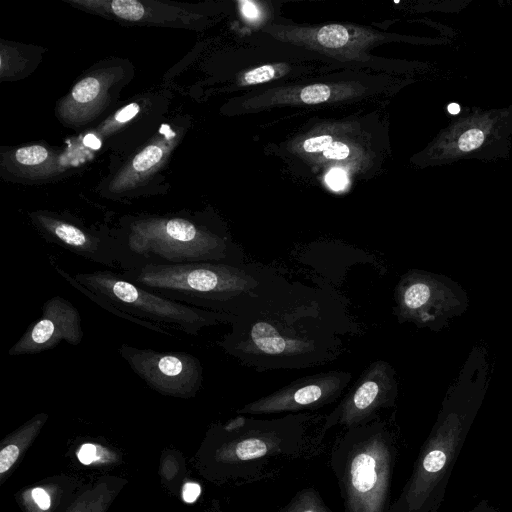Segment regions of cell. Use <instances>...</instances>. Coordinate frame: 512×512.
Listing matches in <instances>:
<instances>
[{
    "mask_svg": "<svg viewBox=\"0 0 512 512\" xmlns=\"http://www.w3.org/2000/svg\"><path fill=\"white\" fill-rule=\"evenodd\" d=\"M229 324L231 331L217 344L258 371L331 362L351 325L329 293L282 276L231 315Z\"/></svg>",
    "mask_w": 512,
    "mask_h": 512,
    "instance_id": "cell-1",
    "label": "cell"
},
{
    "mask_svg": "<svg viewBox=\"0 0 512 512\" xmlns=\"http://www.w3.org/2000/svg\"><path fill=\"white\" fill-rule=\"evenodd\" d=\"M315 415L289 413L260 419L239 414L208 433L204 463L218 482L254 483L275 476L297 460L316 456L324 435Z\"/></svg>",
    "mask_w": 512,
    "mask_h": 512,
    "instance_id": "cell-2",
    "label": "cell"
},
{
    "mask_svg": "<svg viewBox=\"0 0 512 512\" xmlns=\"http://www.w3.org/2000/svg\"><path fill=\"white\" fill-rule=\"evenodd\" d=\"M487 351L475 346L448 389L398 498L389 512H438L467 435L488 389Z\"/></svg>",
    "mask_w": 512,
    "mask_h": 512,
    "instance_id": "cell-3",
    "label": "cell"
},
{
    "mask_svg": "<svg viewBox=\"0 0 512 512\" xmlns=\"http://www.w3.org/2000/svg\"><path fill=\"white\" fill-rule=\"evenodd\" d=\"M119 273L164 298L230 315L279 277L242 263L147 264Z\"/></svg>",
    "mask_w": 512,
    "mask_h": 512,
    "instance_id": "cell-4",
    "label": "cell"
},
{
    "mask_svg": "<svg viewBox=\"0 0 512 512\" xmlns=\"http://www.w3.org/2000/svg\"><path fill=\"white\" fill-rule=\"evenodd\" d=\"M396 433L380 417L344 429L330 453L343 512H389L398 457Z\"/></svg>",
    "mask_w": 512,
    "mask_h": 512,
    "instance_id": "cell-5",
    "label": "cell"
},
{
    "mask_svg": "<svg viewBox=\"0 0 512 512\" xmlns=\"http://www.w3.org/2000/svg\"><path fill=\"white\" fill-rule=\"evenodd\" d=\"M55 270L105 310L152 331L173 335L174 330L198 335L209 326L230 322L231 315L204 310L164 298L110 270L70 275L57 264Z\"/></svg>",
    "mask_w": 512,
    "mask_h": 512,
    "instance_id": "cell-6",
    "label": "cell"
},
{
    "mask_svg": "<svg viewBox=\"0 0 512 512\" xmlns=\"http://www.w3.org/2000/svg\"><path fill=\"white\" fill-rule=\"evenodd\" d=\"M114 239L121 271L147 264L241 263L226 236L185 218L138 221Z\"/></svg>",
    "mask_w": 512,
    "mask_h": 512,
    "instance_id": "cell-7",
    "label": "cell"
},
{
    "mask_svg": "<svg viewBox=\"0 0 512 512\" xmlns=\"http://www.w3.org/2000/svg\"><path fill=\"white\" fill-rule=\"evenodd\" d=\"M512 146V104L503 108H472L453 119L416 156L421 166L460 160L505 158Z\"/></svg>",
    "mask_w": 512,
    "mask_h": 512,
    "instance_id": "cell-8",
    "label": "cell"
},
{
    "mask_svg": "<svg viewBox=\"0 0 512 512\" xmlns=\"http://www.w3.org/2000/svg\"><path fill=\"white\" fill-rule=\"evenodd\" d=\"M394 314L399 323L440 331L450 319L466 311L468 298L447 276L411 269L394 289Z\"/></svg>",
    "mask_w": 512,
    "mask_h": 512,
    "instance_id": "cell-9",
    "label": "cell"
},
{
    "mask_svg": "<svg viewBox=\"0 0 512 512\" xmlns=\"http://www.w3.org/2000/svg\"><path fill=\"white\" fill-rule=\"evenodd\" d=\"M119 353L135 374L162 395L189 399L202 387L203 367L192 354L159 352L128 344H122Z\"/></svg>",
    "mask_w": 512,
    "mask_h": 512,
    "instance_id": "cell-10",
    "label": "cell"
},
{
    "mask_svg": "<svg viewBox=\"0 0 512 512\" xmlns=\"http://www.w3.org/2000/svg\"><path fill=\"white\" fill-rule=\"evenodd\" d=\"M398 396L396 372L390 363L376 360L360 374L323 424V435L335 426L343 429L366 424L379 417L382 409L395 406Z\"/></svg>",
    "mask_w": 512,
    "mask_h": 512,
    "instance_id": "cell-11",
    "label": "cell"
},
{
    "mask_svg": "<svg viewBox=\"0 0 512 512\" xmlns=\"http://www.w3.org/2000/svg\"><path fill=\"white\" fill-rule=\"evenodd\" d=\"M351 378L350 372L342 370L307 375L249 402L238 409L237 413L254 416L316 410L336 402Z\"/></svg>",
    "mask_w": 512,
    "mask_h": 512,
    "instance_id": "cell-12",
    "label": "cell"
},
{
    "mask_svg": "<svg viewBox=\"0 0 512 512\" xmlns=\"http://www.w3.org/2000/svg\"><path fill=\"white\" fill-rule=\"evenodd\" d=\"M276 39L346 60H359L365 51L383 39L374 31L342 24L319 27L272 26L266 29Z\"/></svg>",
    "mask_w": 512,
    "mask_h": 512,
    "instance_id": "cell-13",
    "label": "cell"
},
{
    "mask_svg": "<svg viewBox=\"0 0 512 512\" xmlns=\"http://www.w3.org/2000/svg\"><path fill=\"white\" fill-rule=\"evenodd\" d=\"M83 339L81 316L67 299L54 296L42 306V314L8 351L9 356L37 354L65 341L78 345Z\"/></svg>",
    "mask_w": 512,
    "mask_h": 512,
    "instance_id": "cell-14",
    "label": "cell"
},
{
    "mask_svg": "<svg viewBox=\"0 0 512 512\" xmlns=\"http://www.w3.org/2000/svg\"><path fill=\"white\" fill-rule=\"evenodd\" d=\"M36 221L48 241L86 260L109 268H119L114 238L99 236L72 223L45 215H37Z\"/></svg>",
    "mask_w": 512,
    "mask_h": 512,
    "instance_id": "cell-15",
    "label": "cell"
},
{
    "mask_svg": "<svg viewBox=\"0 0 512 512\" xmlns=\"http://www.w3.org/2000/svg\"><path fill=\"white\" fill-rule=\"evenodd\" d=\"M127 484L117 476H104L83 488L64 512H107Z\"/></svg>",
    "mask_w": 512,
    "mask_h": 512,
    "instance_id": "cell-16",
    "label": "cell"
},
{
    "mask_svg": "<svg viewBox=\"0 0 512 512\" xmlns=\"http://www.w3.org/2000/svg\"><path fill=\"white\" fill-rule=\"evenodd\" d=\"M48 420V414L39 413L20 426L3 441L0 450V484L7 478L26 449L33 443Z\"/></svg>",
    "mask_w": 512,
    "mask_h": 512,
    "instance_id": "cell-17",
    "label": "cell"
},
{
    "mask_svg": "<svg viewBox=\"0 0 512 512\" xmlns=\"http://www.w3.org/2000/svg\"><path fill=\"white\" fill-rule=\"evenodd\" d=\"M355 87L342 84L315 83L294 89L291 95L277 96V103L316 105L329 103L356 93Z\"/></svg>",
    "mask_w": 512,
    "mask_h": 512,
    "instance_id": "cell-18",
    "label": "cell"
},
{
    "mask_svg": "<svg viewBox=\"0 0 512 512\" xmlns=\"http://www.w3.org/2000/svg\"><path fill=\"white\" fill-rule=\"evenodd\" d=\"M278 512H332L314 487H305L295 495Z\"/></svg>",
    "mask_w": 512,
    "mask_h": 512,
    "instance_id": "cell-19",
    "label": "cell"
},
{
    "mask_svg": "<svg viewBox=\"0 0 512 512\" xmlns=\"http://www.w3.org/2000/svg\"><path fill=\"white\" fill-rule=\"evenodd\" d=\"M290 68L285 63L264 64L244 72L239 83L241 86H254L281 78L289 72Z\"/></svg>",
    "mask_w": 512,
    "mask_h": 512,
    "instance_id": "cell-20",
    "label": "cell"
},
{
    "mask_svg": "<svg viewBox=\"0 0 512 512\" xmlns=\"http://www.w3.org/2000/svg\"><path fill=\"white\" fill-rule=\"evenodd\" d=\"M355 152L354 147L349 142H346L342 137L335 133L333 138L324 147L318 159L327 162L340 163L348 161Z\"/></svg>",
    "mask_w": 512,
    "mask_h": 512,
    "instance_id": "cell-21",
    "label": "cell"
},
{
    "mask_svg": "<svg viewBox=\"0 0 512 512\" xmlns=\"http://www.w3.org/2000/svg\"><path fill=\"white\" fill-rule=\"evenodd\" d=\"M25 505H32L33 507L27 508L28 511H49L52 506L51 494L49 491L42 487L36 486L26 491L22 496Z\"/></svg>",
    "mask_w": 512,
    "mask_h": 512,
    "instance_id": "cell-22",
    "label": "cell"
},
{
    "mask_svg": "<svg viewBox=\"0 0 512 512\" xmlns=\"http://www.w3.org/2000/svg\"><path fill=\"white\" fill-rule=\"evenodd\" d=\"M111 7L118 17L129 21H137L145 14L144 7L136 0H114Z\"/></svg>",
    "mask_w": 512,
    "mask_h": 512,
    "instance_id": "cell-23",
    "label": "cell"
},
{
    "mask_svg": "<svg viewBox=\"0 0 512 512\" xmlns=\"http://www.w3.org/2000/svg\"><path fill=\"white\" fill-rule=\"evenodd\" d=\"M163 150L158 145H149L138 153L132 162L133 169L144 172L156 165L162 158Z\"/></svg>",
    "mask_w": 512,
    "mask_h": 512,
    "instance_id": "cell-24",
    "label": "cell"
},
{
    "mask_svg": "<svg viewBox=\"0 0 512 512\" xmlns=\"http://www.w3.org/2000/svg\"><path fill=\"white\" fill-rule=\"evenodd\" d=\"M100 92V83L94 77L79 81L72 90V98L78 103H88L94 100Z\"/></svg>",
    "mask_w": 512,
    "mask_h": 512,
    "instance_id": "cell-25",
    "label": "cell"
},
{
    "mask_svg": "<svg viewBox=\"0 0 512 512\" xmlns=\"http://www.w3.org/2000/svg\"><path fill=\"white\" fill-rule=\"evenodd\" d=\"M47 157V149L40 145L22 147L15 152L16 160L23 165H37L44 162Z\"/></svg>",
    "mask_w": 512,
    "mask_h": 512,
    "instance_id": "cell-26",
    "label": "cell"
},
{
    "mask_svg": "<svg viewBox=\"0 0 512 512\" xmlns=\"http://www.w3.org/2000/svg\"><path fill=\"white\" fill-rule=\"evenodd\" d=\"M79 461L84 465H89L100 457V449L98 446L87 443L81 446L77 453Z\"/></svg>",
    "mask_w": 512,
    "mask_h": 512,
    "instance_id": "cell-27",
    "label": "cell"
},
{
    "mask_svg": "<svg viewBox=\"0 0 512 512\" xmlns=\"http://www.w3.org/2000/svg\"><path fill=\"white\" fill-rule=\"evenodd\" d=\"M238 4L243 17L248 21L254 22L258 21L261 18L262 13L257 3L244 0L240 1Z\"/></svg>",
    "mask_w": 512,
    "mask_h": 512,
    "instance_id": "cell-28",
    "label": "cell"
},
{
    "mask_svg": "<svg viewBox=\"0 0 512 512\" xmlns=\"http://www.w3.org/2000/svg\"><path fill=\"white\" fill-rule=\"evenodd\" d=\"M326 181L330 187L335 190H339L346 185L347 177L344 171L333 169L327 174Z\"/></svg>",
    "mask_w": 512,
    "mask_h": 512,
    "instance_id": "cell-29",
    "label": "cell"
},
{
    "mask_svg": "<svg viewBox=\"0 0 512 512\" xmlns=\"http://www.w3.org/2000/svg\"><path fill=\"white\" fill-rule=\"evenodd\" d=\"M201 494V486L195 482H187L182 489V499L186 503H194Z\"/></svg>",
    "mask_w": 512,
    "mask_h": 512,
    "instance_id": "cell-30",
    "label": "cell"
},
{
    "mask_svg": "<svg viewBox=\"0 0 512 512\" xmlns=\"http://www.w3.org/2000/svg\"><path fill=\"white\" fill-rule=\"evenodd\" d=\"M139 111V106L136 103L129 104L119 110L115 115L117 122H126L132 119Z\"/></svg>",
    "mask_w": 512,
    "mask_h": 512,
    "instance_id": "cell-31",
    "label": "cell"
},
{
    "mask_svg": "<svg viewBox=\"0 0 512 512\" xmlns=\"http://www.w3.org/2000/svg\"><path fill=\"white\" fill-rule=\"evenodd\" d=\"M466 512H499L487 499H482L474 507Z\"/></svg>",
    "mask_w": 512,
    "mask_h": 512,
    "instance_id": "cell-32",
    "label": "cell"
},
{
    "mask_svg": "<svg viewBox=\"0 0 512 512\" xmlns=\"http://www.w3.org/2000/svg\"><path fill=\"white\" fill-rule=\"evenodd\" d=\"M83 143L91 149H99L101 146L100 140L93 134H88L83 138Z\"/></svg>",
    "mask_w": 512,
    "mask_h": 512,
    "instance_id": "cell-33",
    "label": "cell"
}]
</instances>
